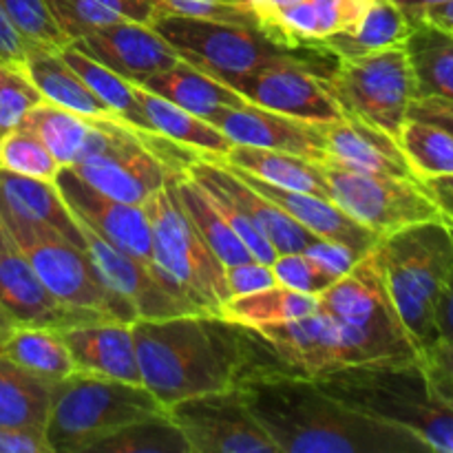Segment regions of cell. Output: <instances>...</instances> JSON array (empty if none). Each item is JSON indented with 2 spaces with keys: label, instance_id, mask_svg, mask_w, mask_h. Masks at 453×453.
I'll return each instance as SVG.
<instances>
[{
  "label": "cell",
  "instance_id": "obj_1",
  "mask_svg": "<svg viewBox=\"0 0 453 453\" xmlns=\"http://www.w3.org/2000/svg\"><path fill=\"white\" fill-rule=\"evenodd\" d=\"M133 336L142 385L164 407L199 394L233 389L255 372L288 370L252 327L221 314L137 319Z\"/></svg>",
  "mask_w": 453,
  "mask_h": 453
},
{
  "label": "cell",
  "instance_id": "obj_2",
  "mask_svg": "<svg viewBox=\"0 0 453 453\" xmlns=\"http://www.w3.org/2000/svg\"><path fill=\"white\" fill-rule=\"evenodd\" d=\"M279 453H414L423 447L396 427L339 401L314 379L265 370L237 385Z\"/></svg>",
  "mask_w": 453,
  "mask_h": 453
},
{
  "label": "cell",
  "instance_id": "obj_3",
  "mask_svg": "<svg viewBox=\"0 0 453 453\" xmlns=\"http://www.w3.org/2000/svg\"><path fill=\"white\" fill-rule=\"evenodd\" d=\"M314 380L354 410L396 427L425 451L453 453V401L434 383L425 361L341 367Z\"/></svg>",
  "mask_w": 453,
  "mask_h": 453
},
{
  "label": "cell",
  "instance_id": "obj_4",
  "mask_svg": "<svg viewBox=\"0 0 453 453\" xmlns=\"http://www.w3.org/2000/svg\"><path fill=\"white\" fill-rule=\"evenodd\" d=\"M389 299L423 361L436 349V310L453 274V228L423 221L380 239L374 248Z\"/></svg>",
  "mask_w": 453,
  "mask_h": 453
},
{
  "label": "cell",
  "instance_id": "obj_5",
  "mask_svg": "<svg viewBox=\"0 0 453 453\" xmlns=\"http://www.w3.org/2000/svg\"><path fill=\"white\" fill-rule=\"evenodd\" d=\"M166 414L142 383L75 370L51 385L44 441L51 453H88L118 429Z\"/></svg>",
  "mask_w": 453,
  "mask_h": 453
},
{
  "label": "cell",
  "instance_id": "obj_6",
  "mask_svg": "<svg viewBox=\"0 0 453 453\" xmlns=\"http://www.w3.org/2000/svg\"><path fill=\"white\" fill-rule=\"evenodd\" d=\"M153 230V255L164 286L193 312L219 314L230 292L215 257L181 206L173 177L144 202Z\"/></svg>",
  "mask_w": 453,
  "mask_h": 453
},
{
  "label": "cell",
  "instance_id": "obj_7",
  "mask_svg": "<svg viewBox=\"0 0 453 453\" xmlns=\"http://www.w3.org/2000/svg\"><path fill=\"white\" fill-rule=\"evenodd\" d=\"M150 27L175 49L180 60L230 87L265 62L314 49L290 47L261 25L157 13Z\"/></svg>",
  "mask_w": 453,
  "mask_h": 453
},
{
  "label": "cell",
  "instance_id": "obj_8",
  "mask_svg": "<svg viewBox=\"0 0 453 453\" xmlns=\"http://www.w3.org/2000/svg\"><path fill=\"white\" fill-rule=\"evenodd\" d=\"M270 345L279 361L296 374L317 376L352 365H401L405 361L392 348L358 327L317 312L292 321L252 327Z\"/></svg>",
  "mask_w": 453,
  "mask_h": 453
},
{
  "label": "cell",
  "instance_id": "obj_9",
  "mask_svg": "<svg viewBox=\"0 0 453 453\" xmlns=\"http://www.w3.org/2000/svg\"><path fill=\"white\" fill-rule=\"evenodd\" d=\"M3 228L12 234L29 259L31 268L58 301L97 319L137 321L135 308L106 286L87 248L75 246L51 228L22 224H9Z\"/></svg>",
  "mask_w": 453,
  "mask_h": 453
},
{
  "label": "cell",
  "instance_id": "obj_10",
  "mask_svg": "<svg viewBox=\"0 0 453 453\" xmlns=\"http://www.w3.org/2000/svg\"><path fill=\"white\" fill-rule=\"evenodd\" d=\"M327 82L345 115L374 124L394 137L416 100L414 73L403 47L336 60Z\"/></svg>",
  "mask_w": 453,
  "mask_h": 453
},
{
  "label": "cell",
  "instance_id": "obj_11",
  "mask_svg": "<svg viewBox=\"0 0 453 453\" xmlns=\"http://www.w3.org/2000/svg\"><path fill=\"white\" fill-rule=\"evenodd\" d=\"M334 65V56L323 49H310L257 66L239 78L233 88L264 109L305 122L332 124L345 115L327 82Z\"/></svg>",
  "mask_w": 453,
  "mask_h": 453
},
{
  "label": "cell",
  "instance_id": "obj_12",
  "mask_svg": "<svg viewBox=\"0 0 453 453\" xmlns=\"http://www.w3.org/2000/svg\"><path fill=\"white\" fill-rule=\"evenodd\" d=\"M332 202L380 239L423 221L442 219L432 190L418 180L358 173L323 162Z\"/></svg>",
  "mask_w": 453,
  "mask_h": 453
},
{
  "label": "cell",
  "instance_id": "obj_13",
  "mask_svg": "<svg viewBox=\"0 0 453 453\" xmlns=\"http://www.w3.org/2000/svg\"><path fill=\"white\" fill-rule=\"evenodd\" d=\"M69 168L100 193L133 206H144L146 199L175 175L149 146L146 131L128 127L124 119L111 124L109 137L100 149Z\"/></svg>",
  "mask_w": 453,
  "mask_h": 453
},
{
  "label": "cell",
  "instance_id": "obj_14",
  "mask_svg": "<svg viewBox=\"0 0 453 453\" xmlns=\"http://www.w3.org/2000/svg\"><path fill=\"white\" fill-rule=\"evenodd\" d=\"M319 310L336 321L367 332L405 361H423L389 299L374 250L363 255L348 274L319 295Z\"/></svg>",
  "mask_w": 453,
  "mask_h": 453
},
{
  "label": "cell",
  "instance_id": "obj_15",
  "mask_svg": "<svg viewBox=\"0 0 453 453\" xmlns=\"http://www.w3.org/2000/svg\"><path fill=\"white\" fill-rule=\"evenodd\" d=\"M190 453H279L239 388L199 394L166 407Z\"/></svg>",
  "mask_w": 453,
  "mask_h": 453
},
{
  "label": "cell",
  "instance_id": "obj_16",
  "mask_svg": "<svg viewBox=\"0 0 453 453\" xmlns=\"http://www.w3.org/2000/svg\"><path fill=\"white\" fill-rule=\"evenodd\" d=\"M0 317L9 326H35L65 332L82 323L97 321L87 312L69 308L49 292L31 268L25 252L0 226Z\"/></svg>",
  "mask_w": 453,
  "mask_h": 453
},
{
  "label": "cell",
  "instance_id": "obj_17",
  "mask_svg": "<svg viewBox=\"0 0 453 453\" xmlns=\"http://www.w3.org/2000/svg\"><path fill=\"white\" fill-rule=\"evenodd\" d=\"M56 186L60 188L62 197H65L66 206L73 212L75 219L96 230L100 237L118 246L119 250L128 252L131 257L157 270L153 255V230H150V221L146 217L144 206L118 202L109 195L100 193L84 180H80L69 166L58 173Z\"/></svg>",
  "mask_w": 453,
  "mask_h": 453
},
{
  "label": "cell",
  "instance_id": "obj_18",
  "mask_svg": "<svg viewBox=\"0 0 453 453\" xmlns=\"http://www.w3.org/2000/svg\"><path fill=\"white\" fill-rule=\"evenodd\" d=\"M186 173L203 188L224 195L228 202H233L250 219V224L264 234L265 242L277 250V255L303 252L317 239L219 159L199 155L186 166Z\"/></svg>",
  "mask_w": 453,
  "mask_h": 453
},
{
  "label": "cell",
  "instance_id": "obj_19",
  "mask_svg": "<svg viewBox=\"0 0 453 453\" xmlns=\"http://www.w3.org/2000/svg\"><path fill=\"white\" fill-rule=\"evenodd\" d=\"M211 124L233 140V144L299 155L319 164L326 162V124L290 118L252 102L224 109Z\"/></svg>",
  "mask_w": 453,
  "mask_h": 453
},
{
  "label": "cell",
  "instance_id": "obj_20",
  "mask_svg": "<svg viewBox=\"0 0 453 453\" xmlns=\"http://www.w3.org/2000/svg\"><path fill=\"white\" fill-rule=\"evenodd\" d=\"M71 44L135 84H144L159 71L180 62L175 49L150 27V22H113Z\"/></svg>",
  "mask_w": 453,
  "mask_h": 453
},
{
  "label": "cell",
  "instance_id": "obj_21",
  "mask_svg": "<svg viewBox=\"0 0 453 453\" xmlns=\"http://www.w3.org/2000/svg\"><path fill=\"white\" fill-rule=\"evenodd\" d=\"M78 224L82 230L84 246L100 277L115 295L124 296L135 308L137 319H164L193 312L164 288L157 270L119 250L82 221Z\"/></svg>",
  "mask_w": 453,
  "mask_h": 453
},
{
  "label": "cell",
  "instance_id": "obj_22",
  "mask_svg": "<svg viewBox=\"0 0 453 453\" xmlns=\"http://www.w3.org/2000/svg\"><path fill=\"white\" fill-rule=\"evenodd\" d=\"M326 162L358 173L418 180L396 137L349 115L326 124Z\"/></svg>",
  "mask_w": 453,
  "mask_h": 453
},
{
  "label": "cell",
  "instance_id": "obj_23",
  "mask_svg": "<svg viewBox=\"0 0 453 453\" xmlns=\"http://www.w3.org/2000/svg\"><path fill=\"white\" fill-rule=\"evenodd\" d=\"M0 224L51 228L71 243L84 246L78 219L66 206L56 181L34 180L0 168Z\"/></svg>",
  "mask_w": 453,
  "mask_h": 453
},
{
  "label": "cell",
  "instance_id": "obj_24",
  "mask_svg": "<svg viewBox=\"0 0 453 453\" xmlns=\"http://www.w3.org/2000/svg\"><path fill=\"white\" fill-rule=\"evenodd\" d=\"M60 334L73 357L75 370L93 372L127 383H142L133 323L97 319Z\"/></svg>",
  "mask_w": 453,
  "mask_h": 453
},
{
  "label": "cell",
  "instance_id": "obj_25",
  "mask_svg": "<svg viewBox=\"0 0 453 453\" xmlns=\"http://www.w3.org/2000/svg\"><path fill=\"white\" fill-rule=\"evenodd\" d=\"M230 168V166H228ZM242 180H246L252 188L259 190L264 197L277 203L283 212L292 217L296 224L303 226L308 233H312L319 239H332V242L348 243V246L357 248L361 255H367L376 248L380 242L379 234L367 230L358 221H354L348 212L341 211L332 199H323L312 193H301V190H288L279 188V186L265 184V181L257 180L250 173L237 171L233 168Z\"/></svg>",
  "mask_w": 453,
  "mask_h": 453
},
{
  "label": "cell",
  "instance_id": "obj_26",
  "mask_svg": "<svg viewBox=\"0 0 453 453\" xmlns=\"http://www.w3.org/2000/svg\"><path fill=\"white\" fill-rule=\"evenodd\" d=\"M215 159H219L221 164L230 168L250 173L252 177L265 181V184L332 199V190L326 180V173H323V166L319 162H312V159L243 144H233V149L224 157Z\"/></svg>",
  "mask_w": 453,
  "mask_h": 453
},
{
  "label": "cell",
  "instance_id": "obj_27",
  "mask_svg": "<svg viewBox=\"0 0 453 453\" xmlns=\"http://www.w3.org/2000/svg\"><path fill=\"white\" fill-rule=\"evenodd\" d=\"M25 71L35 84L44 102L71 111L82 118L115 119L118 115L93 96L91 88L78 78L73 69L60 58L58 49L29 47ZM119 119V118H118Z\"/></svg>",
  "mask_w": 453,
  "mask_h": 453
},
{
  "label": "cell",
  "instance_id": "obj_28",
  "mask_svg": "<svg viewBox=\"0 0 453 453\" xmlns=\"http://www.w3.org/2000/svg\"><path fill=\"white\" fill-rule=\"evenodd\" d=\"M142 87L157 96L166 97L173 104L190 111L197 118H203L211 122L215 115H219L224 109L230 106H242L248 102L242 93L234 91L230 84L203 73L197 66L180 60L168 69L159 71L157 75L146 80Z\"/></svg>",
  "mask_w": 453,
  "mask_h": 453
},
{
  "label": "cell",
  "instance_id": "obj_29",
  "mask_svg": "<svg viewBox=\"0 0 453 453\" xmlns=\"http://www.w3.org/2000/svg\"><path fill=\"white\" fill-rule=\"evenodd\" d=\"M133 88H135V97L153 133L193 150V153L206 155V157H224L233 149V140H228L208 119L197 118L190 111L173 104L166 97L149 91L142 84L133 82Z\"/></svg>",
  "mask_w": 453,
  "mask_h": 453
},
{
  "label": "cell",
  "instance_id": "obj_30",
  "mask_svg": "<svg viewBox=\"0 0 453 453\" xmlns=\"http://www.w3.org/2000/svg\"><path fill=\"white\" fill-rule=\"evenodd\" d=\"M403 49L411 65L418 97L453 102V31L429 20H414Z\"/></svg>",
  "mask_w": 453,
  "mask_h": 453
},
{
  "label": "cell",
  "instance_id": "obj_31",
  "mask_svg": "<svg viewBox=\"0 0 453 453\" xmlns=\"http://www.w3.org/2000/svg\"><path fill=\"white\" fill-rule=\"evenodd\" d=\"M51 385L0 354V427L44 438Z\"/></svg>",
  "mask_w": 453,
  "mask_h": 453
},
{
  "label": "cell",
  "instance_id": "obj_32",
  "mask_svg": "<svg viewBox=\"0 0 453 453\" xmlns=\"http://www.w3.org/2000/svg\"><path fill=\"white\" fill-rule=\"evenodd\" d=\"M411 22L392 0H374L354 29L330 35L317 47L334 56L336 60L370 56L392 47H403Z\"/></svg>",
  "mask_w": 453,
  "mask_h": 453
},
{
  "label": "cell",
  "instance_id": "obj_33",
  "mask_svg": "<svg viewBox=\"0 0 453 453\" xmlns=\"http://www.w3.org/2000/svg\"><path fill=\"white\" fill-rule=\"evenodd\" d=\"M173 184H175L181 206L188 212L193 226L197 228V233L202 234L203 242L211 246V250L215 252V257L221 264L233 265L252 259L248 248L243 246V242L237 237V233L230 228L224 212L219 211L215 199L211 197V193H208L202 184H197L186 171L175 173V175H173Z\"/></svg>",
  "mask_w": 453,
  "mask_h": 453
},
{
  "label": "cell",
  "instance_id": "obj_34",
  "mask_svg": "<svg viewBox=\"0 0 453 453\" xmlns=\"http://www.w3.org/2000/svg\"><path fill=\"white\" fill-rule=\"evenodd\" d=\"M0 354L25 367L47 383H56L75 372L73 357L58 330L35 326H16L0 341Z\"/></svg>",
  "mask_w": 453,
  "mask_h": 453
},
{
  "label": "cell",
  "instance_id": "obj_35",
  "mask_svg": "<svg viewBox=\"0 0 453 453\" xmlns=\"http://www.w3.org/2000/svg\"><path fill=\"white\" fill-rule=\"evenodd\" d=\"M69 42L109 27L113 22H150L155 18L153 0H44Z\"/></svg>",
  "mask_w": 453,
  "mask_h": 453
},
{
  "label": "cell",
  "instance_id": "obj_36",
  "mask_svg": "<svg viewBox=\"0 0 453 453\" xmlns=\"http://www.w3.org/2000/svg\"><path fill=\"white\" fill-rule=\"evenodd\" d=\"M58 53H60L62 60L78 73V78L91 88L93 96L100 102H104L119 119H124V122L133 128L153 133L150 131V124L149 119H146L144 111H142L140 102H137L133 82H128L122 75L111 71L109 66L100 65V62H96L93 58H88L87 53H82L71 42L62 44V47L58 49Z\"/></svg>",
  "mask_w": 453,
  "mask_h": 453
},
{
  "label": "cell",
  "instance_id": "obj_37",
  "mask_svg": "<svg viewBox=\"0 0 453 453\" xmlns=\"http://www.w3.org/2000/svg\"><path fill=\"white\" fill-rule=\"evenodd\" d=\"M319 310V296L292 290L286 286L264 288L250 295L233 296L221 308V317L246 327L270 326V323L292 321V319L308 317Z\"/></svg>",
  "mask_w": 453,
  "mask_h": 453
},
{
  "label": "cell",
  "instance_id": "obj_38",
  "mask_svg": "<svg viewBox=\"0 0 453 453\" xmlns=\"http://www.w3.org/2000/svg\"><path fill=\"white\" fill-rule=\"evenodd\" d=\"M93 119L96 118H82L42 100L27 113L20 127L34 133L65 168L73 166L87 150L93 133Z\"/></svg>",
  "mask_w": 453,
  "mask_h": 453
},
{
  "label": "cell",
  "instance_id": "obj_39",
  "mask_svg": "<svg viewBox=\"0 0 453 453\" xmlns=\"http://www.w3.org/2000/svg\"><path fill=\"white\" fill-rule=\"evenodd\" d=\"M396 140L420 181L453 175V135L447 128L425 119L407 118Z\"/></svg>",
  "mask_w": 453,
  "mask_h": 453
},
{
  "label": "cell",
  "instance_id": "obj_40",
  "mask_svg": "<svg viewBox=\"0 0 453 453\" xmlns=\"http://www.w3.org/2000/svg\"><path fill=\"white\" fill-rule=\"evenodd\" d=\"M88 453H190V447L168 414H155L118 429Z\"/></svg>",
  "mask_w": 453,
  "mask_h": 453
},
{
  "label": "cell",
  "instance_id": "obj_41",
  "mask_svg": "<svg viewBox=\"0 0 453 453\" xmlns=\"http://www.w3.org/2000/svg\"><path fill=\"white\" fill-rule=\"evenodd\" d=\"M0 168L34 180L56 181L62 166L47 146L25 127L0 135Z\"/></svg>",
  "mask_w": 453,
  "mask_h": 453
},
{
  "label": "cell",
  "instance_id": "obj_42",
  "mask_svg": "<svg viewBox=\"0 0 453 453\" xmlns=\"http://www.w3.org/2000/svg\"><path fill=\"white\" fill-rule=\"evenodd\" d=\"M0 9L31 47L60 49L69 42L58 29L44 0H0Z\"/></svg>",
  "mask_w": 453,
  "mask_h": 453
},
{
  "label": "cell",
  "instance_id": "obj_43",
  "mask_svg": "<svg viewBox=\"0 0 453 453\" xmlns=\"http://www.w3.org/2000/svg\"><path fill=\"white\" fill-rule=\"evenodd\" d=\"M40 102L42 96L22 66L0 65V135L20 127Z\"/></svg>",
  "mask_w": 453,
  "mask_h": 453
},
{
  "label": "cell",
  "instance_id": "obj_44",
  "mask_svg": "<svg viewBox=\"0 0 453 453\" xmlns=\"http://www.w3.org/2000/svg\"><path fill=\"white\" fill-rule=\"evenodd\" d=\"M270 268H273V274L279 286L292 288V290L305 292V295L319 296L326 288L334 283L305 252L277 255V259L270 264Z\"/></svg>",
  "mask_w": 453,
  "mask_h": 453
},
{
  "label": "cell",
  "instance_id": "obj_45",
  "mask_svg": "<svg viewBox=\"0 0 453 453\" xmlns=\"http://www.w3.org/2000/svg\"><path fill=\"white\" fill-rule=\"evenodd\" d=\"M372 3L374 0H312L319 20V34H321L319 42L341 34V31L354 29Z\"/></svg>",
  "mask_w": 453,
  "mask_h": 453
},
{
  "label": "cell",
  "instance_id": "obj_46",
  "mask_svg": "<svg viewBox=\"0 0 453 453\" xmlns=\"http://www.w3.org/2000/svg\"><path fill=\"white\" fill-rule=\"evenodd\" d=\"M303 252L332 279V281H336V279H341L343 274H348L363 257L357 248L348 246V243L319 237L314 239Z\"/></svg>",
  "mask_w": 453,
  "mask_h": 453
},
{
  "label": "cell",
  "instance_id": "obj_47",
  "mask_svg": "<svg viewBox=\"0 0 453 453\" xmlns=\"http://www.w3.org/2000/svg\"><path fill=\"white\" fill-rule=\"evenodd\" d=\"M224 277H226V288H228L230 292V299H233V296H242V295H250V292H257V290H264V288H270L277 283L270 264H264V261H257V259L224 265Z\"/></svg>",
  "mask_w": 453,
  "mask_h": 453
},
{
  "label": "cell",
  "instance_id": "obj_48",
  "mask_svg": "<svg viewBox=\"0 0 453 453\" xmlns=\"http://www.w3.org/2000/svg\"><path fill=\"white\" fill-rule=\"evenodd\" d=\"M31 44L22 38L20 31L13 27L7 13L0 9V65L7 66H22L25 69L27 51Z\"/></svg>",
  "mask_w": 453,
  "mask_h": 453
},
{
  "label": "cell",
  "instance_id": "obj_49",
  "mask_svg": "<svg viewBox=\"0 0 453 453\" xmlns=\"http://www.w3.org/2000/svg\"><path fill=\"white\" fill-rule=\"evenodd\" d=\"M407 118L425 119V122H434L438 127L447 128L453 135V102L442 100V97H418L411 102L410 115Z\"/></svg>",
  "mask_w": 453,
  "mask_h": 453
},
{
  "label": "cell",
  "instance_id": "obj_50",
  "mask_svg": "<svg viewBox=\"0 0 453 453\" xmlns=\"http://www.w3.org/2000/svg\"><path fill=\"white\" fill-rule=\"evenodd\" d=\"M0 453H51L42 436L0 427Z\"/></svg>",
  "mask_w": 453,
  "mask_h": 453
},
{
  "label": "cell",
  "instance_id": "obj_51",
  "mask_svg": "<svg viewBox=\"0 0 453 453\" xmlns=\"http://www.w3.org/2000/svg\"><path fill=\"white\" fill-rule=\"evenodd\" d=\"M449 345H453V274L436 310V349L449 348Z\"/></svg>",
  "mask_w": 453,
  "mask_h": 453
},
{
  "label": "cell",
  "instance_id": "obj_52",
  "mask_svg": "<svg viewBox=\"0 0 453 453\" xmlns=\"http://www.w3.org/2000/svg\"><path fill=\"white\" fill-rule=\"evenodd\" d=\"M429 374L434 379H453V345L449 348H441L434 354H429V358L425 361Z\"/></svg>",
  "mask_w": 453,
  "mask_h": 453
},
{
  "label": "cell",
  "instance_id": "obj_53",
  "mask_svg": "<svg viewBox=\"0 0 453 453\" xmlns=\"http://www.w3.org/2000/svg\"><path fill=\"white\" fill-rule=\"evenodd\" d=\"M392 3L396 4L407 18H410V22H414V20H420V18H423L432 7L451 3V0H392Z\"/></svg>",
  "mask_w": 453,
  "mask_h": 453
},
{
  "label": "cell",
  "instance_id": "obj_54",
  "mask_svg": "<svg viewBox=\"0 0 453 453\" xmlns=\"http://www.w3.org/2000/svg\"><path fill=\"white\" fill-rule=\"evenodd\" d=\"M248 3L252 4V9H255L257 16H259L261 27H265L274 13L281 12V9L286 7H292V4L296 3H303V0H248Z\"/></svg>",
  "mask_w": 453,
  "mask_h": 453
},
{
  "label": "cell",
  "instance_id": "obj_55",
  "mask_svg": "<svg viewBox=\"0 0 453 453\" xmlns=\"http://www.w3.org/2000/svg\"><path fill=\"white\" fill-rule=\"evenodd\" d=\"M425 186L432 190L434 199H436V203L441 206L442 219H445L453 228V193L447 188H441V186H434V184H425Z\"/></svg>",
  "mask_w": 453,
  "mask_h": 453
},
{
  "label": "cell",
  "instance_id": "obj_56",
  "mask_svg": "<svg viewBox=\"0 0 453 453\" xmlns=\"http://www.w3.org/2000/svg\"><path fill=\"white\" fill-rule=\"evenodd\" d=\"M420 20H429L434 22V25L445 27V29H453V0L451 3L432 7L423 18H420Z\"/></svg>",
  "mask_w": 453,
  "mask_h": 453
},
{
  "label": "cell",
  "instance_id": "obj_57",
  "mask_svg": "<svg viewBox=\"0 0 453 453\" xmlns=\"http://www.w3.org/2000/svg\"><path fill=\"white\" fill-rule=\"evenodd\" d=\"M175 3H248V0H153L155 12H157L159 7H166V4Z\"/></svg>",
  "mask_w": 453,
  "mask_h": 453
},
{
  "label": "cell",
  "instance_id": "obj_58",
  "mask_svg": "<svg viewBox=\"0 0 453 453\" xmlns=\"http://www.w3.org/2000/svg\"><path fill=\"white\" fill-rule=\"evenodd\" d=\"M434 379V376H432ZM434 383L438 385V389H441L442 394H445L447 398H451L453 401V379H434Z\"/></svg>",
  "mask_w": 453,
  "mask_h": 453
},
{
  "label": "cell",
  "instance_id": "obj_59",
  "mask_svg": "<svg viewBox=\"0 0 453 453\" xmlns=\"http://www.w3.org/2000/svg\"><path fill=\"white\" fill-rule=\"evenodd\" d=\"M423 184L441 186V188H447V190H451V193H453V175H447V177H434V180L423 181Z\"/></svg>",
  "mask_w": 453,
  "mask_h": 453
},
{
  "label": "cell",
  "instance_id": "obj_60",
  "mask_svg": "<svg viewBox=\"0 0 453 453\" xmlns=\"http://www.w3.org/2000/svg\"><path fill=\"white\" fill-rule=\"evenodd\" d=\"M12 327H13V326H9V323H7V321H4V319H3V317H0V341H3V339H4V336H7V334H9V330H12Z\"/></svg>",
  "mask_w": 453,
  "mask_h": 453
},
{
  "label": "cell",
  "instance_id": "obj_61",
  "mask_svg": "<svg viewBox=\"0 0 453 453\" xmlns=\"http://www.w3.org/2000/svg\"><path fill=\"white\" fill-rule=\"evenodd\" d=\"M451 31H453V29H451Z\"/></svg>",
  "mask_w": 453,
  "mask_h": 453
}]
</instances>
